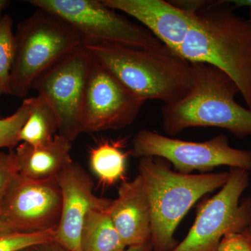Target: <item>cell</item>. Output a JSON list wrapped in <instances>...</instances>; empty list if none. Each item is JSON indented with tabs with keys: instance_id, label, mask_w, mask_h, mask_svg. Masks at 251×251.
Instances as JSON below:
<instances>
[{
	"instance_id": "1",
	"label": "cell",
	"mask_w": 251,
	"mask_h": 251,
	"mask_svg": "<svg viewBox=\"0 0 251 251\" xmlns=\"http://www.w3.org/2000/svg\"><path fill=\"white\" fill-rule=\"evenodd\" d=\"M229 1H205L176 53L191 63H205L237 85L251 110V16L234 12Z\"/></svg>"
},
{
	"instance_id": "2",
	"label": "cell",
	"mask_w": 251,
	"mask_h": 251,
	"mask_svg": "<svg viewBox=\"0 0 251 251\" xmlns=\"http://www.w3.org/2000/svg\"><path fill=\"white\" fill-rule=\"evenodd\" d=\"M84 48L122 85L145 101L174 103L184 98L192 87V63L164 44L140 49L92 43Z\"/></svg>"
},
{
	"instance_id": "3",
	"label": "cell",
	"mask_w": 251,
	"mask_h": 251,
	"mask_svg": "<svg viewBox=\"0 0 251 251\" xmlns=\"http://www.w3.org/2000/svg\"><path fill=\"white\" fill-rule=\"evenodd\" d=\"M191 90L179 100L164 104L161 109L165 133L175 136L193 127H216L236 138L251 135V110L235 100L239 92L233 80L219 69L192 63Z\"/></svg>"
},
{
	"instance_id": "4",
	"label": "cell",
	"mask_w": 251,
	"mask_h": 251,
	"mask_svg": "<svg viewBox=\"0 0 251 251\" xmlns=\"http://www.w3.org/2000/svg\"><path fill=\"white\" fill-rule=\"evenodd\" d=\"M143 179L151 213V241L153 251H171L177 245L174 234L183 218L206 193L222 188L229 172L184 174L172 171L157 157L140 158Z\"/></svg>"
},
{
	"instance_id": "5",
	"label": "cell",
	"mask_w": 251,
	"mask_h": 251,
	"mask_svg": "<svg viewBox=\"0 0 251 251\" xmlns=\"http://www.w3.org/2000/svg\"><path fill=\"white\" fill-rule=\"evenodd\" d=\"M14 38L10 95L18 98L25 97L54 64L87 44L74 26L41 9L18 23Z\"/></svg>"
},
{
	"instance_id": "6",
	"label": "cell",
	"mask_w": 251,
	"mask_h": 251,
	"mask_svg": "<svg viewBox=\"0 0 251 251\" xmlns=\"http://www.w3.org/2000/svg\"><path fill=\"white\" fill-rule=\"evenodd\" d=\"M229 172L227 182L201 206L187 235L171 251H218L226 234L249 228L251 198L241 201V197L249 184V171L231 168Z\"/></svg>"
},
{
	"instance_id": "7",
	"label": "cell",
	"mask_w": 251,
	"mask_h": 251,
	"mask_svg": "<svg viewBox=\"0 0 251 251\" xmlns=\"http://www.w3.org/2000/svg\"><path fill=\"white\" fill-rule=\"evenodd\" d=\"M130 154L138 158L157 157L169 161L176 172L191 174L212 171L217 167L251 171L250 150L229 145L227 135L221 134L207 141L191 142L175 139L152 130H139L132 141Z\"/></svg>"
},
{
	"instance_id": "8",
	"label": "cell",
	"mask_w": 251,
	"mask_h": 251,
	"mask_svg": "<svg viewBox=\"0 0 251 251\" xmlns=\"http://www.w3.org/2000/svg\"><path fill=\"white\" fill-rule=\"evenodd\" d=\"M27 2L72 25L85 37L87 44L111 43L140 49L163 44L147 28L133 24L102 1L30 0Z\"/></svg>"
},
{
	"instance_id": "9",
	"label": "cell",
	"mask_w": 251,
	"mask_h": 251,
	"mask_svg": "<svg viewBox=\"0 0 251 251\" xmlns=\"http://www.w3.org/2000/svg\"><path fill=\"white\" fill-rule=\"evenodd\" d=\"M93 61L87 50L81 48L54 64L32 86L55 113L58 134L72 143L83 133L81 113Z\"/></svg>"
},
{
	"instance_id": "10",
	"label": "cell",
	"mask_w": 251,
	"mask_h": 251,
	"mask_svg": "<svg viewBox=\"0 0 251 251\" xmlns=\"http://www.w3.org/2000/svg\"><path fill=\"white\" fill-rule=\"evenodd\" d=\"M145 102L94 59L82 103V132L125 128L135 121Z\"/></svg>"
},
{
	"instance_id": "11",
	"label": "cell",
	"mask_w": 251,
	"mask_h": 251,
	"mask_svg": "<svg viewBox=\"0 0 251 251\" xmlns=\"http://www.w3.org/2000/svg\"><path fill=\"white\" fill-rule=\"evenodd\" d=\"M62 211L57 180H34L18 175L6 193L1 214L11 231L57 229Z\"/></svg>"
},
{
	"instance_id": "12",
	"label": "cell",
	"mask_w": 251,
	"mask_h": 251,
	"mask_svg": "<svg viewBox=\"0 0 251 251\" xmlns=\"http://www.w3.org/2000/svg\"><path fill=\"white\" fill-rule=\"evenodd\" d=\"M62 211L54 240L69 251H81V234L86 216L92 209H108L112 200L94 194V181L79 163L72 161L57 179Z\"/></svg>"
},
{
	"instance_id": "13",
	"label": "cell",
	"mask_w": 251,
	"mask_h": 251,
	"mask_svg": "<svg viewBox=\"0 0 251 251\" xmlns=\"http://www.w3.org/2000/svg\"><path fill=\"white\" fill-rule=\"evenodd\" d=\"M114 10L135 18L164 45L176 52L194 22V13L164 0H102Z\"/></svg>"
},
{
	"instance_id": "14",
	"label": "cell",
	"mask_w": 251,
	"mask_h": 251,
	"mask_svg": "<svg viewBox=\"0 0 251 251\" xmlns=\"http://www.w3.org/2000/svg\"><path fill=\"white\" fill-rule=\"evenodd\" d=\"M108 212L126 247L151 240V213L140 175L131 181H122Z\"/></svg>"
},
{
	"instance_id": "15",
	"label": "cell",
	"mask_w": 251,
	"mask_h": 251,
	"mask_svg": "<svg viewBox=\"0 0 251 251\" xmlns=\"http://www.w3.org/2000/svg\"><path fill=\"white\" fill-rule=\"evenodd\" d=\"M72 143L59 134L42 145L21 143L15 152L19 174L40 181L57 180L64 168L73 161Z\"/></svg>"
},
{
	"instance_id": "16",
	"label": "cell",
	"mask_w": 251,
	"mask_h": 251,
	"mask_svg": "<svg viewBox=\"0 0 251 251\" xmlns=\"http://www.w3.org/2000/svg\"><path fill=\"white\" fill-rule=\"evenodd\" d=\"M108 209H92L86 216L81 251H121L126 248L112 224Z\"/></svg>"
},
{
	"instance_id": "17",
	"label": "cell",
	"mask_w": 251,
	"mask_h": 251,
	"mask_svg": "<svg viewBox=\"0 0 251 251\" xmlns=\"http://www.w3.org/2000/svg\"><path fill=\"white\" fill-rule=\"evenodd\" d=\"M125 143V140H105L90 150L91 169L103 186L125 180L127 157L130 155V151H122Z\"/></svg>"
},
{
	"instance_id": "18",
	"label": "cell",
	"mask_w": 251,
	"mask_h": 251,
	"mask_svg": "<svg viewBox=\"0 0 251 251\" xmlns=\"http://www.w3.org/2000/svg\"><path fill=\"white\" fill-rule=\"evenodd\" d=\"M59 130L55 113L44 97H31V106L25 123L19 133V141L42 145L53 139Z\"/></svg>"
},
{
	"instance_id": "19",
	"label": "cell",
	"mask_w": 251,
	"mask_h": 251,
	"mask_svg": "<svg viewBox=\"0 0 251 251\" xmlns=\"http://www.w3.org/2000/svg\"><path fill=\"white\" fill-rule=\"evenodd\" d=\"M13 20L8 14L0 18V97L10 94V80L14 59Z\"/></svg>"
},
{
	"instance_id": "20",
	"label": "cell",
	"mask_w": 251,
	"mask_h": 251,
	"mask_svg": "<svg viewBox=\"0 0 251 251\" xmlns=\"http://www.w3.org/2000/svg\"><path fill=\"white\" fill-rule=\"evenodd\" d=\"M31 106V98L25 99L13 115L0 119V149L13 148L19 141V133L25 123Z\"/></svg>"
},
{
	"instance_id": "21",
	"label": "cell",
	"mask_w": 251,
	"mask_h": 251,
	"mask_svg": "<svg viewBox=\"0 0 251 251\" xmlns=\"http://www.w3.org/2000/svg\"><path fill=\"white\" fill-rule=\"evenodd\" d=\"M55 232L56 229L36 232H0V251H22L31 246L54 240Z\"/></svg>"
},
{
	"instance_id": "22",
	"label": "cell",
	"mask_w": 251,
	"mask_h": 251,
	"mask_svg": "<svg viewBox=\"0 0 251 251\" xmlns=\"http://www.w3.org/2000/svg\"><path fill=\"white\" fill-rule=\"evenodd\" d=\"M18 175L15 153H0V214L5 196Z\"/></svg>"
},
{
	"instance_id": "23",
	"label": "cell",
	"mask_w": 251,
	"mask_h": 251,
	"mask_svg": "<svg viewBox=\"0 0 251 251\" xmlns=\"http://www.w3.org/2000/svg\"><path fill=\"white\" fill-rule=\"evenodd\" d=\"M218 251H251V240L247 231L226 234L220 242Z\"/></svg>"
},
{
	"instance_id": "24",
	"label": "cell",
	"mask_w": 251,
	"mask_h": 251,
	"mask_svg": "<svg viewBox=\"0 0 251 251\" xmlns=\"http://www.w3.org/2000/svg\"><path fill=\"white\" fill-rule=\"evenodd\" d=\"M22 251H69L54 240L40 243Z\"/></svg>"
},
{
	"instance_id": "25",
	"label": "cell",
	"mask_w": 251,
	"mask_h": 251,
	"mask_svg": "<svg viewBox=\"0 0 251 251\" xmlns=\"http://www.w3.org/2000/svg\"><path fill=\"white\" fill-rule=\"evenodd\" d=\"M121 251H153L152 243L150 240L140 245L126 247Z\"/></svg>"
},
{
	"instance_id": "26",
	"label": "cell",
	"mask_w": 251,
	"mask_h": 251,
	"mask_svg": "<svg viewBox=\"0 0 251 251\" xmlns=\"http://www.w3.org/2000/svg\"><path fill=\"white\" fill-rule=\"evenodd\" d=\"M231 3L236 7H249L251 9V0H231Z\"/></svg>"
},
{
	"instance_id": "27",
	"label": "cell",
	"mask_w": 251,
	"mask_h": 251,
	"mask_svg": "<svg viewBox=\"0 0 251 251\" xmlns=\"http://www.w3.org/2000/svg\"><path fill=\"white\" fill-rule=\"evenodd\" d=\"M10 4V1L7 0H0V18L3 16V12Z\"/></svg>"
},
{
	"instance_id": "28",
	"label": "cell",
	"mask_w": 251,
	"mask_h": 251,
	"mask_svg": "<svg viewBox=\"0 0 251 251\" xmlns=\"http://www.w3.org/2000/svg\"><path fill=\"white\" fill-rule=\"evenodd\" d=\"M10 230L9 227L5 223L4 219H3L2 216L0 214V232H8Z\"/></svg>"
},
{
	"instance_id": "29",
	"label": "cell",
	"mask_w": 251,
	"mask_h": 251,
	"mask_svg": "<svg viewBox=\"0 0 251 251\" xmlns=\"http://www.w3.org/2000/svg\"><path fill=\"white\" fill-rule=\"evenodd\" d=\"M251 152V150H250ZM248 234H249V237H250V239L251 240V224L250 225V226H249V228L247 229Z\"/></svg>"
}]
</instances>
